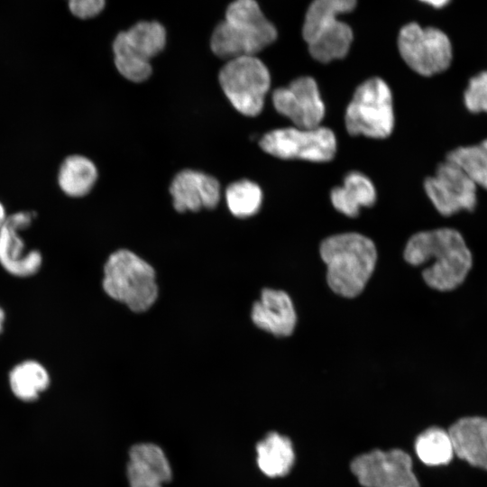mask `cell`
<instances>
[{
    "instance_id": "cell-1",
    "label": "cell",
    "mask_w": 487,
    "mask_h": 487,
    "mask_svg": "<svg viewBox=\"0 0 487 487\" xmlns=\"http://www.w3.org/2000/svg\"><path fill=\"white\" fill-rule=\"evenodd\" d=\"M404 259L415 266L432 261L422 277L427 285L439 291L459 287L473 266V254L464 237L452 227L416 233L405 246Z\"/></svg>"
},
{
    "instance_id": "cell-2",
    "label": "cell",
    "mask_w": 487,
    "mask_h": 487,
    "mask_svg": "<svg viewBox=\"0 0 487 487\" xmlns=\"http://www.w3.org/2000/svg\"><path fill=\"white\" fill-rule=\"evenodd\" d=\"M319 253L326 265L328 286L335 293L354 298L363 290L377 260L370 238L358 233L335 234L321 243Z\"/></svg>"
},
{
    "instance_id": "cell-3",
    "label": "cell",
    "mask_w": 487,
    "mask_h": 487,
    "mask_svg": "<svg viewBox=\"0 0 487 487\" xmlns=\"http://www.w3.org/2000/svg\"><path fill=\"white\" fill-rule=\"evenodd\" d=\"M276 38L275 26L255 0H234L228 5L225 20L215 28L210 46L217 57L229 60L255 56Z\"/></svg>"
},
{
    "instance_id": "cell-4",
    "label": "cell",
    "mask_w": 487,
    "mask_h": 487,
    "mask_svg": "<svg viewBox=\"0 0 487 487\" xmlns=\"http://www.w3.org/2000/svg\"><path fill=\"white\" fill-rule=\"evenodd\" d=\"M355 5L356 0L311 2L305 15L302 36L316 60L327 63L346 56L353 31L347 23L338 20V16L351 12Z\"/></svg>"
},
{
    "instance_id": "cell-5",
    "label": "cell",
    "mask_w": 487,
    "mask_h": 487,
    "mask_svg": "<svg viewBox=\"0 0 487 487\" xmlns=\"http://www.w3.org/2000/svg\"><path fill=\"white\" fill-rule=\"evenodd\" d=\"M105 292L133 312L148 310L156 301L158 286L154 269L134 253L121 249L104 266Z\"/></svg>"
},
{
    "instance_id": "cell-6",
    "label": "cell",
    "mask_w": 487,
    "mask_h": 487,
    "mask_svg": "<svg viewBox=\"0 0 487 487\" xmlns=\"http://www.w3.org/2000/svg\"><path fill=\"white\" fill-rule=\"evenodd\" d=\"M345 122L352 135L388 137L394 127V113L387 83L380 78H372L359 85L345 110Z\"/></svg>"
},
{
    "instance_id": "cell-7",
    "label": "cell",
    "mask_w": 487,
    "mask_h": 487,
    "mask_svg": "<svg viewBox=\"0 0 487 487\" xmlns=\"http://www.w3.org/2000/svg\"><path fill=\"white\" fill-rule=\"evenodd\" d=\"M221 87L233 106L247 116L258 115L271 86L265 64L255 56L229 60L218 76Z\"/></svg>"
},
{
    "instance_id": "cell-8",
    "label": "cell",
    "mask_w": 487,
    "mask_h": 487,
    "mask_svg": "<svg viewBox=\"0 0 487 487\" xmlns=\"http://www.w3.org/2000/svg\"><path fill=\"white\" fill-rule=\"evenodd\" d=\"M166 43V31L158 22L142 21L117 34L113 43L115 64L120 74L133 82H142L152 74L150 60Z\"/></svg>"
},
{
    "instance_id": "cell-9",
    "label": "cell",
    "mask_w": 487,
    "mask_h": 487,
    "mask_svg": "<svg viewBox=\"0 0 487 487\" xmlns=\"http://www.w3.org/2000/svg\"><path fill=\"white\" fill-rule=\"evenodd\" d=\"M398 48L405 63L423 77L443 73L453 62L452 42L436 27L424 28L416 23L404 25L398 36Z\"/></svg>"
},
{
    "instance_id": "cell-10",
    "label": "cell",
    "mask_w": 487,
    "mask_h": 487,
    "mask_svg": "<svg viewBox=\"0 0 487 487\" xmlns=\"http://www.w3.org/2000/svg\"><path fill=\"white\" fill-rule=\"evenodd\" d=\"M261 148L280 159H300L313 162L331 161L336 152V138L325 126L286 127L272 130L260 140Z\"/></svg>"
},
{
    "instance_id": "cell-11",
    "label": "cell",
    "mask_w": 487,
    "mask_h": 487,
    "mask_svg": "<svg viewBox=\"0 0 487 487\" xmlns=\"http://www.w3.org/2000/svg\"><path fill=\"white\" fill-rule=\"evenodd\" d=\"M423 187L433 207L443 216L473 212L478 206V187L458 165L446 159L437 164L432 176L425 179Z\"/></svg>"
},
{
    "instance_id": "cell-12",
    "label": "cell",
    "mask_w": 487,
    "mask_h": 487,
    "mask_svg": "<svg viewBox=\"0 0 487 487\" xmlns=\"http://www.w3.org/2000/svg\"><path fill=\"white\" fill-rule=\"evenodd\" d=\"M351 470L363 487H420L410 456L400 449L363 454L353 460Z\"/></svg>"
},
{
    "instance_id": "cell-13",
    "label": "cell",
    "mask_w": 487,
    "mask_h": 487,
    "mask_svg": "<svg viewBox=\"0 0 487 487\" xmlns=\"http://www.w3.org/2000/svg\"><path fill=\"white\" fill-rule=\"evenodd\" d=\"M34 212L20 211L8 215L0 230V265L10 275L29 278L41 268L43 258L37 249H28L20 232L28 228Z\"/></svg>"
},
{
    "instance_id": "cell-14",
    "label": "cell",
    "mask_w": 487,
    "mask_h": 487,
    "mask_svg": "<svg viewBox=\"0 0 487 487\" xmlns=\"http://www.w3.org/2000/svg\"><path fill=\"white\" fill-rule=\"evenodd\" d=\"M272 104L278 113L289 118L294 126H319L325 116V105L317 84L311 77H300L287 87L275 89Z\"/></svg>"
},
{
    "instance_id": "cell-15",
    "label": "cell",
    "mask_w": 487,
    "mask_h": 487,
    "mask_svg": "<svg viewBox=\"0 0 487 487\" xmlns=\"http://www.w3.org/2000/svg\"><path fill=\"white\" fill-rule=\"evenodd\" d=\"M174 208L178 212L211 209L220 200V185L216 179L193 170H184L173 179L170 187Z\"/></svg>"
},
{
    "instance_id": "cell-16",
    "label": "cell",
    "mask_w": 487,
    "mask_h": 487,
    "mask_svg": "<svg viewBox=\"0 0 487 487\" xmlns=\"http://www.w3.org/2000/svg\"><path fill=\"white\" fill-rule=\"evenodd\" d=\"M126 473L130 487H162L172 477L164 452L152 443L136 444L131 447Z\"/></svg>"
},
{
    "instance_id": "cell-17",
    "label": "cell",
    "mask_w": 487,
    "mask_h": 487,
    "mask_svg": "<svg viewBox=\"0 0 487 487\" xmlns=\"http://www.w3.org/2000/svg\"><path fill=\"white\" fill-rule=\"evenodd\" d=\"M252 320L259 328L277 336L292 334L297 316L289 296L282 290L265 288L252 308Z\"/></svg>"
},
{
    "instance_id": "cell-18",
    "label": "cell",
    "mask_w": 487,
    "mask_h": 487,
    "mask_svg": "<svg viewBox=\"0 0 487 487\" xmlns=\"http://www.w3.org/2000/svg\"><path fill=\"white\" fill-rule=\"evenodd\" d=\"M447 431L455 455L469 464L487 471V418H461Z\"/></svg>"
},
{
    "instance_id": "cell-19",
    "label": "cell",
    "mask_w": 487,
    "mask_h": 487,
    "mask_svg": "<svg viewBox=\"0 0 487 487\" xmlns=\"http://www.w3.org/2000/svg\"><path fill=\"white\" fill-rule=\"evenodd\" d=\"M330 198L338 212L355 217L360 208L372 207L375 203L376 190L367 176L359 171H351L345 177L342 186L331 190Z\"/></svg>"
},
{
    "instance_id": "cell-20",
    "label": "cell",
    "mask_w": 487,
    "mask_h": 487,
    "mask_svg": "<svg viewBox=\"0 0 487 487\" xmlns=\"http://www.w3.org/2000/svg\"><path fill=\"white\" fill-rule=\"evenodd\" d=\"M257 464L269 477L288 474L295 462V453L290 439L277 432H270L256 445Z\"/></svg>"
},
{
    "instance_id": "cell-21",
    "label": "cell",
    "mask_w": 487,
    "mask_h": 487,
    "mask_svg": "<svg viewBox=\"0 0 487 487\" xmlns=\"http://www.w3.org/2000/svg\"><path fill=\"white\" fill-rule=\"evenodd\" d=\"M8 382L17 399L33 401L49 388L51 376L41 363L28 359L16 363L10 370Z\"/></svg>"
},
{
    "instance_id": "cell-22",
    "label": "cell",
    "mask_w": 487,
    "mask_h": 487,
    "mask_svg": "<svg viewBox=\"0 0 487 487\" xmlns=\"http://www.w3.org/2000/svg\"><path fill=\"white\" fill-rule=\"evenodd\" d=\"M96 179L97 170L94 162L79 154L68 156L58 172L60 188L72 198H80L89 193Z\"/></svg>"
},
{
    "instance_id": "cell-23",
    "label": "cell",
    "mask_w": 487,
    "mask_h": 487,
    "mask_svg": "<svg viewBox=\"0 0 487 487\" xmlns=\"http://www.w3.org/2000/svg\"><path fill=\"white\" fill-rule=\"evenodd\" d=\"M445 159L458 165L478 188L487 192V137L476 143L453 148Z\"/></svg>"
},
{
    "instance_id": "cell-24",
    "label": "cell",
    "mask_w": 487,
    "mask_h": 487,
    "mask_svg": "<svg viewBox=\"0 0 487 487\" xmlns=\"http://www.w3.org/2000/svg\"><path fill=\"white\" fill-rule=\"evenodd\" d=\"M415 451L420 461L429 466L447 464L455 455L448 431L438 427H428L417 436Z\"/></svg>"
},
{
    "instance_id": "cell-25",
    "label": "cell",
    "mask_w": 487,
    "mask_h": 487,
    "mask_svg": "<svg viewBox=\"0 0 487 487\" xmlns=\"http://www.w3.org/2000/svg\"><path fill=\"white\" fill-rule=\"evenodd\" d=\"M225 198L231 213L240 218L256 214L262 205L261 188L248 179L231 183L225 190Z\"/></svg>"
},
{
    "instance_id": "cell-26",
    "label": "cell",
    "mask_w": 487,
    "mask_h": 487,
    "mask_svg": "<svg viewBox=\"0 0 487 487\" xmlns=\"http://www.w3.org/2000/svg\"><path fill=\"white\" fill-rule=\"evenodd\" d=\"M465 110L473 115H487V69L471 76L462 93Z\"/></svg>"
},
{
    "instance_id": "cell-27",
    "label": "cell",
    "mask_w": 487,
    "mask_h": 487,
    "mask_svg": "<svg viewBox=\"0 0 487 487\" xmlns=\"http://www.w3.org/2000/svg\"><path fill=\"white\" fill-rule=\"evenodd\" d=\"M105 5L106 0H69L70 12L81 19L97 15L104 9Z\"/></svg>"
},
{
    "instance_id": "cell-28",
    "label": "cell",
    "mask_w": 487,
    "mask_h": 487,
    "mask_svg": "<svg viewBox=\"0 0 487 487\" xmlns=\"http://www.w3.org/2000/svg\"><path fill=\"white\" fill-rule=\"evenodd\" d=\"M423 3H426L433 7L441 8L446 5L450 0H419Z\"/></svg>"
},
{
    "instance_id": "cell-29",
    "label": "cell",
    "mask_w": 487,
    "mask_h": 487,
    "mask_svg": "<svg viewBox=\"0 0 487 487\" xmlns=\"http://www.w3.org/2000/svg\"><path fill=\"white\" fill-rule=\"evenodd\" d=\"M7 216H8V215L6 213L5 206L0 202V230L4 226Z\"/></svg>"
},
{
    "instance_id": "cell-30",
    "label": "cell",
    "mask_w": 487,
    "mask_h": 487,
    "mask_svg": "<svg viewBox=\"0 0 487 487\" xmlns=\"http://www.w3.org/2000/svg\"><path fill=\"white\" fill-rule=\"evenodd\" d=\"M5 322V312L3 308L0 306V335L2 334Z\"/></svg>"
}]
</instances>
